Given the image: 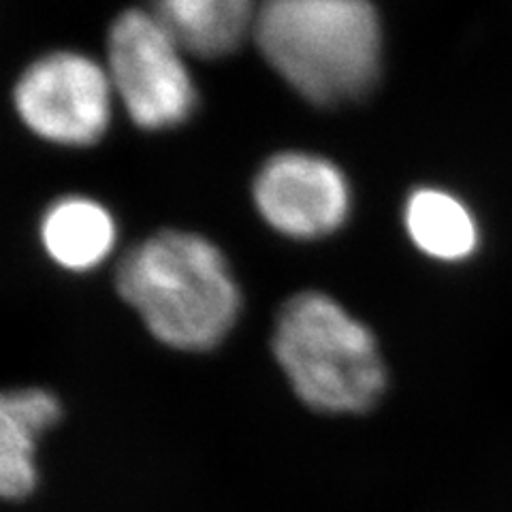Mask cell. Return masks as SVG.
Masks as SVG:
<instances>
[{"label":"cell","instance_id":"1","mask_svg":"<svg viewBox=\"0 0 512 512\" xmlns=\"http://www.w3.org/2000/svg\"><path fill=\"white\" fill-rule=\"evenodd\" d=\"M116 291L160 344L182 352L220 346L242 312V288L210 239L165 229L124 254Z\"/></svg>","mask_w":512,"mask_h":512},{"label":"cell","instance_id":"2","mask_svg":"<svg viewBox=\"0 0 512 512\" xmlns=\"http://www.w3.org/2000/svg\"><path fill=\"white\" fill-rule=\"evenodd\" d=\"M252 39L269 69L318 107L363 99L382 71L370 0H261Z\"/></svg>","mask_w":512,"mask_h":512},{"label":"cell","instance_id":"3","mask_svg":"<svg viewBox=\"0 0 512 512\" xmlns=\"http://www.w3.org/2000/svg\"><path fill=\"white\" fill-rule=\"evenodd\" d=\"M271 350L293 393L323 414H363L387 393L378 338L338 299L301 291L276 316Z\"/></svg>","mask_w":512,"mask_h":512},{"label":"cell","instance_id":"4","mask_svg":"<svg viewBox=\"0 0 512 512\" xmlns=\"http://www.w3.org/2000/svg\"><path fill=\"white\" fill-rule=\"evenodd\" d=\"M188 58L150 9H126L109 26L105 69L135 126L160 133L192 118L199 90Z\"/></svg>","mask_w":512,"mask_h":512},{"label":"cell","instance_id":"5","mask_svg":"<svg viewBox=\"0 0 512 512\" xmlns=\"http://www.w3.org/2000/svg\"><path fill=\"white\" fill-rule=\"evenodd\" d=\"M105 62L77 50L32 60L13 86V107L28 131L60 148L99 143L116 111Z\"/></svg>","mask_w":512,"mask_h":512},{"label":"cell","instance_id":"6","mask_svg":"<svg viewBox=\"0 0 512 512\" xmlns=\"http://www.w3.org/2000/svg\"><path fill=\"white\" fill-rule=\"evenodd\" d=\"M252 201L267 227L312 242L340 231L352 207L344 171L329 158L286 150L269 156L252 182Z\"/></svg>","mask_w":512,"mask_h":512},{"label":"cell","instance_id":"7","mask_svg":"<svg viewBox=\"0 0 512 512\" xmlns=\"http://www.w3.org/2000/svg\"><path fill=\"white\" fill-rule=\"evenodd\" d=\"M60 419L62 404L52 391H0V500L18 502L37 489L39 440Z\"/></svg>","mask_w":512,"mask_h":512},{"label":"cell","instance_id":"8","mask_svg":"<svg viewBox=\"0 0 512 512\" xmlns=\"http://www.w3.org/2000/svg\"><path fill=\"white\" fill-rule=\"evenodd\" d=\"M261 0H152L148 7L190 58L218 60L252 39Z\"/></svg>","mask_w":512,"mask_h":512},{"label":"cell","instance_id":"9","mask_svg":"<svg viewBox=\"0 0 512 512\" xmlns=\"http://www.w3.org/2000/svg\"><path fill=\"white\" fill-rule=\"evenodd\" d=\"M39 237L45 254L58 267L84 274L114 254L118 222L101 201L86 195H67L47 207L39 224Z\"/></svg>","mask_w":512,"mask_h":512},{"label":"cell","instance_id":"10","mask_svg":"<svg viewBox=\"0 0 512 512\" xmlns=\"http://www.w3.org/2000/svg\"><path fill=\"white\" fill-rule=\"evenodd\" d=\"M404 229L412 246L431 261L463 263L480 246L470 207L442 188H416L404 205Z\"/></svg>","mask_w":512,"mask_h":512}]
</instances>
